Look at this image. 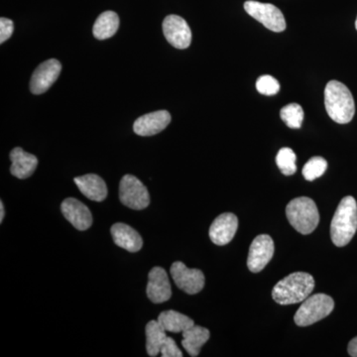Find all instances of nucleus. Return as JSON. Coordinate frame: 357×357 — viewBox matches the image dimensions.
Returning a JSON list of instances; mask_svg holds the SVG:
<instances>
[{
    "mask_svg": "<svg viewBox=\"0 0 357 357\" xmlns=\"http://www.w3.org/2000/svg\"><path fill=\"white\" fill-rule=\"evenodd\" d=\"M314 279L306 272L288 275L275 285L272 297L279 305H293L304 302L314 289Z\"/></svg>",
    "mask_w": 357,
    "mask_h": 357,
    "instance_id": "f257e3e1",
    "label": "nucleus"
},
{
    "mask_svg": "<svg viewBox=\"0 0 357 357\" xmlns=\"http://www.w3.org/2000/svg\"><path fill=\"white\" fill-rule=\"evenodd\" d=\"M325 105L328 116L337 123H349L356 114V105L351 91L338 81H331L326 84Z\"/></svg>",
    "mask_w": 357,
    "mask_h": 357,
    "instance_id": "f03ea898",
    "label": "nucleus"
},
{
    "mask_svg": "<svg viewBox=\"0 0 357 357\" xmlns=\"http://www.w3.org/2000/svg\"><path fill=\"white\" fill-rule=\"evenodd\" d=\"M357 230V204L354 197H345L338 204L332 223L331 237L338 248L347 245Z\"/></svg>",
    "mask_w": 357,
    "mask_h": 357,
    "instance_id": "7ed1b4c3",
    "label": "nucleus"
},
{
    "mask_svg": "<svg viewBox=\"0 0 357 357\" xmlns=\"http://www.w3.org/2000/svg\"><path fill=\"white\" fill-rule=\"evenodd\" d=\"M286 215L291 225L302 234H310L317 229L319 213L316 204L307 197L294 199L286 208Z\"/></svg>",
    "mask_w": 357,
    "mask_h": 357,
    "instance_id": "20e7f679",
    "label": "nucleus"
},
{
    "mask_svg": "<svg viewBox=\"0 0 357 357\" xmlns=\"http://www.w3.org/2000/svg\"><path fill=\"white\" fill-rule=\"evenodd\" d=\"M333 307L335 302L333 298L326 294L309 296L296 312L294 321L299 326H311L330 316Z\"/></svg>",
    "mask_w": 357,
    "mask_h": 357,
    "instance_id": "39448f33",
    "label": "nucleus"
},
{
    "mask_svg": "<svg viewBox=\"0 0 357 357\" xmlns=\"http://www.w3.org/2000/svg\"><path fill=\"white\" fill-rule=\"evenodd\" d=\"M119 199L124 206L135 211L146 208L150 204L149 192L139 178L126 175L119 184Z\"/></svg>",
    "mask_w": 357,
    "mask_h": 357,
    "instance_id": "423d86ee",
    "label": "nucleus"
},
{
    "mask_svg": "<svg viewBox=\"0 0 357 357\" xmlns=\"http://www.w3.org/2000/svg\"><path fill=\"white\" fill-rule=\"evenodd\" d=\"M246 13L259 21L267 29L273 32H283L286 29V20L278 7L271 3L248 0L244 3Z\"/></svg>",
    "mask_w": 357,
    "mask_h": 357,
    "instance_id": "0eeeda50",
    "label": "nucleus"
},
{
    "mask_svg": "<svg viewBox=\"0 0 357 357\" xmlns=\"http://www.w3.org/2000/svg\"><path fill=\"white\" fill-rule=\"evenodd\" d=\"M170 271L176 285L184 292L195 295L203 290L204 275L201 270L190 269L184 263L177 261L173 263Z\"/></svg>",
    "mask_w": 357,
    "mask_h": 357,
    "instance_id": "6e6552de",
    "label": "nucleus"
},
{
    "mask_svg": "<svg viewBox=\"0 0 357 357\" xmlns=\"http://www.w3.org/2000/svg\"><path fill=\"white\" fill-rule=\"evenodd\" d=\"M164 36L175 48L187 49L191 45L192 31L187 21L178 15H168L164 20L163 24Z\"/></svg>",
    "mask_w": 357,
    "mask_h": 357,
    "instance_id": "1a4fd4ad",
    "label": "nucleus"
},
{
    "mask_svg": "<svg viewBox=\"0 0 357 357\" xmlns=\"http://www.w3.org/2000/svg\"><path fill=\"white\" fill-rule=\"evenodd\" d=\"M274 243L271 236L261 234L256 237L249 248L248 266L253 273L262 271L274 255Z\"/></svg>",
    "mask_w": 357,
    "mask_h": 357,
    "instance_id": "9d476101",
    "label": "nucleus"
},
{
    "mask_svg": "<svg viewBox=\"0 0 357 357\" xmlns=\"http://www.w3.org/2000/svg\"><path fill=\"white\" fill-rule=\"evenodd\" d=\"M62 70V65L56 59L45 61L34 70L30 81V91L34 95L46 93L55 84Z\"/></svg>",
    "mask_w": 357,
    "mask_h": 357,
    "instance_id": "9b49d317",
    "label": "nucleus"
},
{
    "mask_svg": "<svg viewBox=\"0 0 357 357\" xmlns=\"http://www.w3.org/2000/svg\"><path fill=\"white\" fill-rule=\"evenodd\" d=\"M146 293L149 300L154 304L167 302L172 297V288L168 274L163 268L154 267L150 271Z\"/></svg>",
    "mask_w": 357,
    "mask_h": 357,
    "instance_id": "f8f14e48",
    "label": "nucleus"
},
{
    "mask_svg": "<svg viewBox=\"0 0 357 357\" xmlns=\"http://www.w3.org/2000/svg\"><path fill=\"white\" fill-rule=\"evenodd\" d=\"M61 211L68 222L77 230H86L93 225V215L86 204L74 198L66 199Z\"/></svg>",
    "mask_w": 357,
    "mask_h": 357,
    "instance_id": "ddd939ff",
    "label": "nucleus"
},
{
    "mask_svg": "<svg viewBox=\"0 0 357 357\" xmlns=\"http://www.w3.org/2000/svg\"><path fill=\"white\" fill-rule=\"evenodd\" d=\"M238 227V220L231 213L218 215L210 227V238L217 245H225L234 239Z\"/></svg>",
    "mask_w": 357,
    "mask_h": 357,
    "instance_id": "4468645a",
    "label": "nucleus"
},
{
    "mask_svg": "<svg viewBox=\"0 0 357 357\" xmlns=\"http://www.w3.org/2000/svg\"><path fill=\"white\" fill-rule=\"evenodd\" d=\"M171 114L167 110H158L142 115L133 124L134 132L139 136H152L163 131L170 124Z\"/></svg>",
    "mask_w": 357,
    "mask_h": 357,
    "instance_id": "2eb2a0df",
    "label": "nucleus"
},
{
    "mask_svg": "<svg viewBox=\"0 0 357 357\" xmlns=\"http://www.w3.org/2000/svg\"><path fill=\"white\" fill-rule=\"evenodd\" d=\"M10 160L13 162L10 173L14 177L24 180L33 175L38 166V159L33 154L27 153L22 148H14L10 152Z\"/></svg>",
    "mask_w": 357,
    "mask_h": 357,
    "instance_id": "dca6fc26",
    "label": "nucleus"
},
{
    "mask_svg": "<svg viewBox=\"0 0 357 357\" xmlns=\"http://www.w3.org/2000/svg\"><path fill=\"white\" fill-rule=\"evenodd\" d=\"M75 183L84 197L91 201H105L107 197V187L105 181L96 174H88L74 178Z\"/></svg>",
    "mask_w": 357,
    "mask_h": 357,
    "instance_id": "f3484780",
    "label": "nucleus"
},
{
    "mask_svg": "<svg viewBox=\"0 0 357 357\" xmlns=\"http://www.w3.org/2000/svg\"><path fill=\"white\" fill-rule=\"evenodd\" d=\"M110 232L114 243L119 248L126 249L129 252H137L142 248V237L129 225L124 223H115L112 225Z\"/></svg>",
    "mask_w": 357,
    "mask_h": 357,
    "instance_id": "a211bd4d",
    "label": "nucleus"
},
{
    "mask_svg": "<svg viewBox=\"0 0 357 357\" xmlns=\"http://www.w3.org/2000/svg\"><path fill=\"white\" fill-rule=\"evenodd\" d=\"M210 337L211 333L208 328L192 326L183 332V347L190 356H198L202 347L210 340Z\"/></svg>",
    "mask_w": 357,
    "mask_h": 357,
    "instance_id": "6ab92c4d",
    "label": "nucleus"
},
{
    "mask_svg": "<svg viewBox=\"0 0 357 357\" xmlns=\"http://www.w3.org/2000/svg\"><path fill=\"white\" fill-rule=\"evenodd\" d=\"M157 321L163 326L166 332L171 333H183L195 326L194 321L191 318L172 310L162 312Z\"/></svg>",
    "mask_w": 357,
    "mask_h": 357,
    "instance_id": "aec40b11",
    "label": "nucleus"
},
{
    "mask_svg": "<svg viewBox=\"0 0 357 357\" xmlns=\"http://www.w3.org/2000/svg\"><path fill=\"white\" fill-rule=\"evenodd\" d=\"M119 27V15L114 11H105L98 16L93 25V36L98 40L109 39L117 32Z\"/></svg>",
    "mask_w": 357,
    "mask_h": 357,
    "instance_id": "412c9836",
    "label": "nucleus"
},
{
    "mask_svg": "<svg viewBox=\"0 0 357 357\" xmlns=\"http://www.w3.org/2000/svg\"><path fill=\"white\" fill-rule=\"evenodd\" d=\"M146 333V351L148 356H157L161 351L162 345L167 338L166 331L158 321H150L145 328Z\"/></svg>",
    "mask_w": 357,
    "mask_h": 357,
    "instance_id": "4be33fe9",
    "label": "nucleus"
},
{
    "mask_svg": "<svg viewBox=\"0 0 357 357\" xmlns=\"http://www.w3.org/2000/svg\"><path fill=\"white\" fill-rule=\"evenodd\" d=\"M304 110L298 103H290L281 109L280 116L282 121L285 122L288 128L299 129L304 121Z\"/></svg>",
    "mask_w": 357,
    "mask_h": 357,
    "instance_id": "5701e85b",
    "label": "nucleus"
},
{
    "mask_svg": "<svg viewBox=\"0 0 357 357\" xmlns=\"http://www.w3.org/2000/svg\"><path fill=\"white\" fill-rule=\"evenodd\" d=\"M296 160H297V157L291 148H282L277 154L276 164L282 174L285 176H291L297 171Z\"/></svg>",
    "mask_w": 357,
    "mask_h": 357,
    "instance_id": "b1692460",
    "label": "nucleus"
},
{
    "mask_svg": "<svg viewBox=\"0 0 357 357\" xmlns=\"http://www.w3.org/2000/svg\"><path fill=\"white\" fill-rule=\"evenodd\" d=\"M328 168V162L323 157H312L303 168V176L307 181H314L321 177Z\"/></svg>",
    "mask_w": 357,
    "mask_h": 357,
    "instance_id": "393cba45",
    "label": "nucleus"
},
{
    "mask_svg": "<svg viewBox=\"0 0 357 357\" xmlns=\"http://www.w3.org/2000/svg\"><path fill=\"white\" fill-rule=\"evenodd\" d=\"M256 89L261 95L275 96L280 91V84L275 77L264 75L256 82Z\"/></svg>",
    "mask_w": 357,
    "mask_h": 357,
    "instance_id": "a878e982",
    "label": "nucleus"
},
{
    "mask_svg": "<svg viewBox=\"0 0 357 357\" xmlns=\"http://www.w3.org/2000/svg\"><path fill=\"white\" fill-rule=\"evenodd\" d=\"M162 357H182V351L178 349L177 344L172 337H167L160 351Z\"/></svg>",
    "mask_w": 357,
    "mask_h": 357,
    "instance_id": "bb28decb",
    "label": "nucleus"
},
{
    "mask_svg": "<svg viewBox=\"0 0 357 357\" xmlns=\"http://www.w3.org/2000/svg\"><path fill=\"white\" fill-rule=\"evenodd\" d=\"M14 30L13 21L8 18L1 17L0 20V43L3 44L11 36Z\"/></svg>",
    "mask_w": 357,
    "mask_h": 357,
    "instance_id": "cd10ccee",
    "label": "nucleus"
},
{
    "mask_svg": "<svg viewBox=\"0 0 357 357\" xmlns=\"http://www.w3.org/2000/svg\"><path fill=\"white\" fill-rule=\"evenodd\" d=\"M347 351H349V356L357 357V337L351 340Z\"/></svg>",
    "mask_w": 357,
    "mask_h": 357,
    "instance_id": "c85d7f7f",
    "label": "nucleus"
},
{
    "mask_svg": "<svg viewBox=\"0 0 357 357\" xmlns=\"http://www.w3.org/2000/svg\"><path fill=\"white\" fill-rule=\"evenodd\" d=\"M4 215H6V211H4V206L2 201L0 202V222H3Z\"/></svg>",
    "mask_w": 357,
    "mask_h": 357,
    "instance_id": "c756f323",
    "label": "nucleus"
},
{
    "mask_svg": "<svg viewBox=\"0 0 357 357\" xmlns=\"http://www.w3.org/2000/svg\"><path fill=\"white\" fill-rule=\"evenodd\" d=\"M356 30H357V18H356Z\"/></svg>",
    "mask_w": 357,
    "mask_h": 357,
    "instance_id": "7c9ffc66",
    "label": "nucleus"
}]
</instances>
